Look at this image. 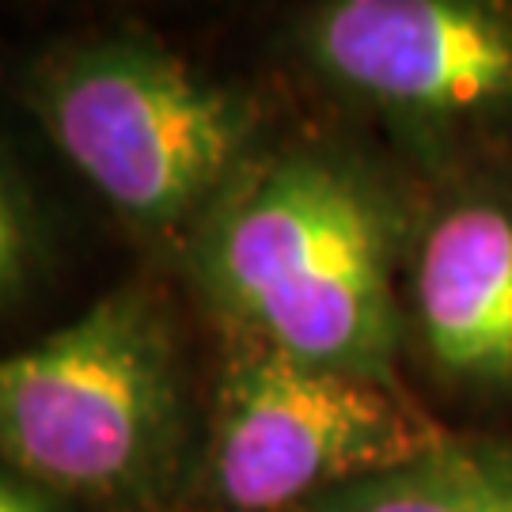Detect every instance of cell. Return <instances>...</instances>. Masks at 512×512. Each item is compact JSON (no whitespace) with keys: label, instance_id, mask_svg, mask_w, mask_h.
<instances>
[{"label":"cell","instance_id":"1","mask_svg":"<svg viewBox=\"0 0 512 512\" xmlns=\"http://www.w3.org/2000/svg\"><path fill=\"white\" fill-rule=\"evenodd\" d=\"M209 270L262 346L391 380L384 220L346 171L304 156L258 171L220 209Z\"/></svg>","mask_w":512,"mask_h":512},{"label":"cell","instance_id":"2","mask_svg":"<svg viewBox=\"0 0 512 512\" xmlns=\"http://www.w3.org/2000/svg\"><path fill=\"white\" fill-rule=\"evenodd\" d=\"M175 433V346L148 296H107L73 327L0 357V459L27 482L129 494L164 471Z\"/></svg>","mask_w":512,"mask_h":512},{"label":"cell","instance_id":"3","mask_svg":"<svg viewBox=\"0 0 512 512\" xmlns=\"http://www.w3.org/2000/svg\"><path fill=\"white\" fill-rule=\"evenodd\" d=\"M35 107L69 164L137 224L190 217L224 186L251 133L243 99L148 42L54 57Z\"/></svg>","mask_w":512,"mask_h":512},{"label":"cell","instance_id":"4","mask_svg":"<svg viewBox=\"0 0 512 512\" xmlns=\"http://www.w3.org/2000/svg\"><path fill=\"white\" fill-rule=\"evenodd\" d=\"M448 440L391 380L258 346L224 380L213 482L232 512H300Z\"/></svg>","mask_w":512,"mask_h":512},{"label":"cell","instance_id":"5","mask_svg":"<svg viewBox=\"0 0 512 512\" xmlns=\"http://www.w3.org/2000/svg\"><path fill=\"white\" fill-rule=\"evenodd\" d=\"M311 50L338 84L418 118L512 103V8L471 0H342L319 12Z\"/></svg>","mask_w":512,"mask_h":512},{"label":"cell","instance_id":"6","mask_svg":"<svg viewBox=\"0 0 512 512\" xmlns=\"http://www.w3.org/2000/svg\"><path fill=\"white\" fill-rule=\"evenodd\" d=\"M421 334L437 365L475 384L512 380V209H448L418 255Z\"/></svg>","mask_w":512,"mask_h":512},{"label":"cell","instance_id":"7","mask_svg":"<svg viewBox=\"0 0 512 512\" xmlns=\"http://www.w3.org/2000/svg\"><path fill=\"white\" fill-rule=\"evenodd\" d=\"M300 512H512V448L448 440L429 456L342 486Z\"/></svg>","mask_w":512,"mask_h":512},{"label":"cell","instance_id":"8","mask_svg":"<svg viewBox=\"0 0 512 512\" xmlns=\"http://www.w3.org/2000/svg\"><path fill=\"white\" fill-rule=\"evenodd\" d=\"M35 262V224L27 217V205L0 171V304L23 289Z\"/></svg>","mask_w":512,"mask_h":512},{"label":"cell","instance_id":"9","mask_svg":"<svg viewBox=\"0 0 512 512\" xmlns=\"http://www.w3.org/2000/svg\"><path fill=\"white\" fill-rule=\"evenodd\" d=\"M0 512H50V505L31 482L0 475Z\"/></svg>","mask_w":512,"mask_h":512}]
</instances>
